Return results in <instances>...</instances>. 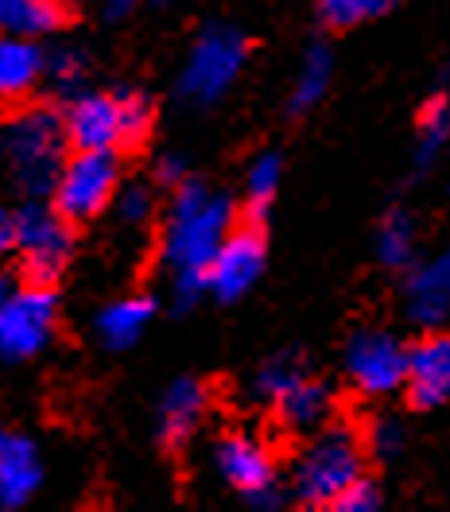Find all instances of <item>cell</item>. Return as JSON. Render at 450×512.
I'll return each instance as SVG.
<instances>
[{
	"label": "cell",
	"mask_w": 450,
	"mask_h": 512,
	"mask_svg": "<svg viewBox=\"0 0 450 512\" xmlns=\"http://www.w3.org/2000/svg\"><path fill=\"white\" fill-rule=\"evenodd\" d=\"M365 470V443L354 427L346 423H326L315 431V439L299 450L295 470H291V489L299 505L307 509H334V501L354 485Z\"/></svg>",
	"instance_id": "cell-2"
},
{
	"label": "cell",
	"mask_w": 450,
	"mask_h": 512,
	"mask_svg": "<svg viewBox=\"0 0 450 512\" xmlns=\"http://www.w3.org/2000/svg\"><path fill=\"white\" fill-rule=\"evenodd\" d=\"M55 330L51 284L12 288L0 280V361H28L47 350Z\"/></svg>",
	"instance_id": "cell-7"
},
{
	"label": "cell",
	"mask_w": 450,
	"mask_h": 512,
	"mask_svg": "<svg viewBox=\"0 0 450 512\" xmlns=\"http://www.w3.org/2000/svg\"><path fill=\"white\" fill-rule=\"evenodd\" d=\"M16 253L35 284H55L70 260V222L51 206H28L16 218Z\"/></svg>",
	"instance_id": "cell-8"
},
{
	"label": "cell",
	"mask_w": 450,
	"mask_h": 512,
	"mask_svg": "<svg viewBox=\"0 0 450 512\" xmlns=\"http://www.w3.org/2000/svg\"><path fill=\"white\" fill-rule=\"evenodd\" d=\"M113 210H117V222L121 225H144L148 214H152V191L144 183H129V187L117 191Z\"/></svg>",
	"instance_id": "cell-26"
},
{
	"label": "cell",
	"mask_w": 450,
	"mask_h": 512,
	"mask_svg": "<svg viewBox=\"0 0 450 512\" xmlns=\"http://www.w3.org/2000/svg\"><path fill=\"white\" fill-rule=\"evenodd\" d=\"M408 396L416 408H439L450 400V330H431L408 353Z\"/></svg>",
	"instance_id": "cell-12"
},
{
	"label": "cell",
	"mask_w": 450,
	"mask_h": 512,
	"mask_svg": "<svg viewBox=\"0 0 450 512\" xmlns=\"http://www.w3.org/2000/svg\"><path fill=\"white\" fill-rule=\"evenodd\" d=\"M276 412H280V423H284V427H291V431H311V435H315V431H322V427L334 419V392H330V384L303 377L291 392H284V396L276 400Z\"/></svg>",
	"instance_id": "cell-17"
},
{
	"label": "cell",
	"mask_w": 450,
	"mask_h": 512,
	"mask_svg": "<svg viewBox=\"0 0 450 512\" xmlns=\"http://www.w3.org/2000/svg\"><path fill=\"white\" fill-rule=\"evenodd\" d=\"M245 35L225 28V24H210L206 32L191 43V55L179 74V94L191 105H214L222 101L225 90L237 82L241 66H245Z\"/></svg>",
	"instance_id": "cell-6"
},
{
	"label": "cell",
	"mask_w": 450,
	"mask_h": 512,
	"mask_svg": "<svg viewBox=\"0 0 450 512\" xmlns=\"http://www.w3.org/2000/svg\"><path fill=\"white\" fill-rule=\"evenodd\" d=\"M416 256V222L404 210H388L377 225V260L385 268H408Z\"/></svg>",
	"instance_id": "cell-21"
},
{
	"label": "cell",
	"mask_w": 450,
	"mask_h": 512,
	"mask_svg": "<svg viewBox=\"0 0 450 512\" xmlns=\"http://www.w3.org/2000/svg\"><path fill=\"white\" fill-rule=\"evenodd\" d=\"M396 0H319V16L326 28L334 32H346V28H357L365 20H377L385 16Z\"/></svg>",
	"instance_id": "cell-24"
},
{
	"label": "cell",
	"mask_w": 450,
	"mask_h": 512,
	"mask_svg": "<svg viewBox=\"0 0 450 512\" xmlns=\"http://www.w3.org/2000/svg\"><path fill=\"white\" fill-rule=\"evenodd\" d=\"M66 125L51 109H24L0 132V152L8 171L24 191L43 194L55 191V179L66 163Z\"/></svg>",
	"instance_id": "cell-3"
},
{
	"label": "cell",
	"mask_w": 450,
	"mask_h": 512,
	"mask_svg": "<svg viewBox=\"0 0 450 512\" xmlns=\"http://www.w3.org/2000/svg\"><path fill=\"white\" fill-rule=\"evenodd\" d=\"M264 260H268L264 256V237L257 229L253 225L249 229H233L222 241L218 256L210 260V268H206V284L222 303H233L245 291H253V284L264 272Z\"/></svg>",
	"instance_id": "cell-11"
},
{
	"label": "cell",
	"mask_w": 450,
	"mask_h": 512,
	"mask_svg": "<svg viewBox=\"0 0 450 512\" xmlns=\"http://www.w3.org/2000/svg\"><path fill=\"white\" fill-rule=\"evenodd\" d=\"M8 249H16V218H8L0 210V256L8 253Z\"/></svg>",
	"instance_id": "cell-31"
},
{
	"label": "cell",
	"mask_w": 450,
	"mask_h": 512,
	"mask_svg": "<svg viewBox=\"0 0 450 512\" xmlns=\"http://www.w3.org/2000/svg\"><path fill=\"white\" fill-rule=\"evenodd\" d=\"M156 179H160L163 187H183V183L191 179V175H187V160H183V156H175V152H171V156H163V160L156 163Z\"/></svg>",
	"instance_id": "cell-30"
},
{
	"label": "cell",
	"mask_w": 450,
	"mask_h": 512,
	"mask_svg": "<svg viewBox=\"0 0 450 512\" xmlns=\"http://www.w3.org/2000/svg\"><path fill=\"white\" fill-rule=\"evenodd\" d=\"M214 466L225 485L241 489L253 505H264V509L276 505V462L253 435H225L214 450Z\"/></svg>",
	"instance_id": "cell-10"
},
{
	"label": "cell",
	"mask_w": 450,
	"mask_h": 512,
	"mask_svg": "<svg viewBox=\"0 0 450 512\" xmlns=\"http://www.w3.org/2000/svg\"><path fill=\"white\" fill-rule=\"evenodd\" d=\"M385 505V497H381V489L373 485L369 478H357L338 501H334V509L338 512H377Z\"/></svg>",
	"instance_id": "cell-27"
},
{
	"label": "cell",
	"mask_w": 450,
	"mask_h": 512,
	"mask_svg": "<svg viewBox=\"0 0 450 512\" xmlns=\"http://www.w3.org/2000/svg\"><path fill=\"white\" fill-rule=\"evenodd\" d=\"M121 191V163L109 148H74L55 179L51 202L66 222H94Z\"/></svg>",
	"instance_id": "cell-5"
},
{
	"label": "cell",
	"mask_w": 450,
	"mask_h": 512,
	"mask_svg": "<svg viewBox=\"0 0 450 512\" xmlns=\"http://www.w3.org/2000/svg\"><path fill=\"white\" fill-rule=\"evenodd\" d=\"M408 353L388 330H357L346 346V377L361 396H392L408 384Z\"/></svg>",
	"instance_id": "cell-9"
},
{
	"label": "cell",
	"mask_w": 450,
	"mask_h": 512,
	"mask_svg": "<svg viewBox=\"0 0 450 512\" xmlns=\"http://www.w3.org/2000/svg\"><path fill=\"white\" fill-rule=\"evenodd\" d=\"M303 377H307V373H303V361H299V357H291V353H284V357H272V361L260 369L253 388H257L264 400H272V404H276V400H280L284 392H291Z\"/></svg>",
	"instance_id": "cell-25"
},
{
	"label": "cell",
	"mask_w": 450,
	"mask_h": 512,
	"mask_svg": "<svg viewBox=\"0 0 450 512\" xmlns=\"http://www.w3.org/2000/svg\"><path fill=\"white\" fill-rule=\"evenodd\" d=\"M47 59L39 55L32 39L24 35H0V105H16L35 90L43 78Z\"/></svg>",
	"instance_id": "cell-15"
},
{
	"label": "cell",
	"mask_w": 450,
	"mask_h": 512,
	"mask_svg": "<svg viewBox=\"0 0 450 512\" xmlns=\"http://www.w3.org/2000/svg\"><path fill=\"white\" fill-rule=\"evenodd\" d=\"M43 74H47L59 90H74V86H78V78H82V59H78L74 51H55V55H47Z\"/></svg>",
	"instance_id": "cell-28"
},
{
	"label": "cell",
	"mask_w": 450,
	"mask_h": 512,
	"mask_svg": "<svg viewBox=\"0 0 450 512\" xmlns=\"http://www.w3.org/2000/svg\"><path fill=\"white\" fill-rule=\"evenodd\" d=\"M43 481L39 454L24 435L0 431V509H20Z\"/></svg>",
	"instance_id": "cell-14"
},
{
	"label": "cell",
	"mask_w": 450,
	"mask_h": 512,
	"mask_svg": "<svg viewBox=\"0 0 450 512\" xmlns=\"http://www.w3.org/2000/svg\"><path fill=\"white\" fill-rule=\"evenodd\" d=\"M408 319L423 330H439L450 322V249L419 264L404 284Z\"/></svg>",
	"instance_id": "cell-13"
},
{
	"label": "cell",
	"mask_w": 450,
	"mask_h": 512,
	"mask_svg": "<svg viewBox=\"0 0 450 512\" xmlns=\"http://www.w3.org/2000/svg\"><path fill=\"white\" fill-rule=\"evenodd\" d=\"M66 24L63 0H0V32L39 39Z\"/></svg>",
	"instance_id": "cell-19"
},
{
	"label": "cell",
	"mask_w": 450,
	"mask_h": 512,
	"mask_svg": "<svg viewBox=\"0 0 450 512\" xmlns=\"http://www.w3.org/2000/svg\"><path fill=\"white\" fill-rule=\"evenodd\" d=\"M369 450L381 454V458H396L404 450V427L396 419H377L373 431H369Z\"/></svg>",
	"instance_id": "cell-29"
},
{
	"label": "cell",
	"mask_w": 450,
	"mask_h": 512,
	"mask_svg": "<svg viewBox=\"0 0 450 512\" xmlns=\"http://www.w3.org/2000/svg\"><path fill=\"white\" fill-rule=\"evenodd\" d=\"M70 148H109L140 144L152 128V109L140 94H82L63 113Z\"/></svg>",
	"instance_id": "cell-4"
},
{
	"label": "cell",
	"mask_w": 450,
	"mask_h": 512,
	"mask_svg": "<svg viewBox=\"0 0 450 512\" xmlns=\"http://www.w3.org/2000/svg\"><path fill=\"white\" fill-rule=\"evenodd\" d=\"M229 225H233V206L225 194L210 191L198 179H187L183 187H175L160 245L167 272L171 276H206L210 260L233 233Z\"/></svg>",
	"instance_id": "cell-1"
},
{
	"label": "cell",
	"mask_w": 450,
	"mask_h": 512,
	"mask_svg": "<svg viewBox=\"0 0 450 512\" xmlns=\"http://www.w3.org/2000/svg\"><path fill=\"white\" fill-rule=\"evenodd\" d=\"M206 416V388L191 377L167 384L160 400V439L167 447H179L194 435V427Z\"/></svg>",
	"instance_id": "cell-16"
},
{
	"label": "cell",
	"mask_w": 450,
	"mask_h": 512,
	"mask_svg": "<svg viewBox=\"0 0 450 512\" xmlns=\"http://www.w3.org/2000/svg\"><path fill=\"white\" fill-rule=\"evenodd\" d=\"M152 315H156V303L148 295H129V299L109 303L94 322L101 346H109V350H129V346H136V338L148 330Z\"/></svg>",
	"instance_id": "cell-18"
},
{
	"label": "cell",
	"mask_w": 450,
	"mask_h": 512,
	"mask_svg": "<svg viewBox=\"0 0 450 512\" xmlns=\"http://www.w3.org/2000/svg\"><path fill=\"white\" fill-rule=\"evenodd\" d=\"M330 78H334V59H330V51L326 47H311L307 51V59L299 66V78H295V90H291V101L288 109L291 113H307V109H315L326 90H330Z\"/></svg>",
	"instance_id": "cell-20"
},
{
	"label": "cell",
	"mask_w": 450,
	"mask_h": 512,
	"mask_svg": "<svg viewBox=\"0 0 450 512\" xmlns=\"http://www.w3.org/2000/svg\"><path fill=\"white\" fill-rule=\"evenodd\" d=\"M101 8H105L109 16H129L132 8H136V0H101Z\"/></svg>",
	"instance_id": "cell-32"
},
{
	"label": "cell",
	"mask_w": 450,
	"mask_h": 512,
	"mask_svg": "<svg viewBox=\"0 0 450 512\" xmlns=\"http://www.w3.org/2000/svg\"><path fill=\"white\" fill-rule=\"evenodd\" d=\"M447 140H450V97L439 94L431 97L423 105V113H419V152H416L419 167H431L435 156L447 148Z\"/></svg>",
	"instance_id": "cell-23"
},
{
	"label": "cell",
	"mask_w": 450,
	"mask_h": 512,
	"mask_svg": "<svg viewBox=\"0 0 450 512\" xmlns=\"http://www.w3.org/2000/svg\"><path fill=\"white\" fill-rule=\"evenodd\" d=\"M280 179H284V163L276 152H264L253 160L249 167V179H245V206H249V218L253 222H264L272 202H276V191H280Z\"/></svg>",
	"instance_id": "cell-22"
}]
</instances>
